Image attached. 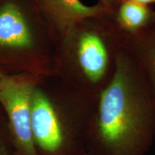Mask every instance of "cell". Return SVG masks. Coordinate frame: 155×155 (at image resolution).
Returning <instances> with one entry per match:
<instances>
[{
    "label": "cell",
    "instance_id": "cell-11",
    "mask_svg": "<svg viewBox=\"0 0 155 155\" xmlns=\"http://www.w3.org/2000/svg\"><path fill=\"white\" fill-rule=\"evenodd\" d=\"M7 76V75H4L3 73H2L1 72H0V81H1L2 80H3L4 78H5Z\"/></svg>",
    "mask_w": 155,
    "mask_h": 155
},
{
    "label": "cell",
    "instance_id": "cell-6",
    "mask_svg": "<svg viewBox=\"0 0 155 155\" xmlns=\"http://www.w3.org/2000/svg\"><path fill=\"white\" fill-rule=\"evenodd\" d=\"M32 36L21 5L6 0L0 5V45L15 48H30Z\"/></svg>",
    "mask_w": 155,
    "mask_h": 155
},
{
    "label": "cell",
    "instance_id": "cell-10",
    "mask_svg": "<svg viewBox=\"0 0 155 155\" xmlns=\"http://www.w3.org/2000/svg\"><path fill=\"white\" fill-rule=\"evenodd\" d=\"M121 1H122V0H120V2ZM127 1L133 2L141 4V5L147 6L152 5V4H155V0H127Z\"/></svg>",
    "mask_w": 155,
    "mask_h": 155
},
{
    "label": "cell",
    "instance_id": "cell-3",
    "mask_svg": "<svg viewBox=\"0 0 155 155\" xmlns=\"http://www.w3.org/2000/svg\"><path fill=\"white\" fill-rule=\"evenodd\" d=\"M97 31H83L78 36L76 58L81 72L89 82L96 84L108 74L112 75L116 56L119 49L114 50V36Z\"/></svg>",
    "mask_w": 155,
    "mask_h": 155
},
{
    "label": "cell",
    "instance_id": "cell-5",
    "mask_svg": "<svg viewBox=\"0 0 155 155\" xmlns=\"http://www.w3.org/2000/svg\"><path fill=\"white\" fill-rule=\"evenodd\" d=\"M37 3L63 35H69L79 23L86 19L113 12L100 4L88 6L81 0H37Z\"/></svg>",
    "mask_w": 155,
    "mask_h": 155
},
{
    "label": "cell",
    "instance_id": "cell-8",
    "mask_svg": "<svg viewBox=\"0 0 155 155\" xmlns=\"http://www.w3.org/2000/svg\"><path fill=\"white\" fill-rule=\"evenodd\" d=\"M146 50L144 57L142 58V65H144V69H141L144 71V74L147 75V79L149 80V83H150V86L152 87L155 93V38Z\"/></svg>",
    "mask_w": 155,
    "mask_h": 155
},
{
    "label": "cell",
    "instance_id": "cell-1",
    "mask_svg": "<svg viewBox=\"0 0 155 155\" xmlns=\"http://www.w3.org/2000/svg\"><path fill=\"white\" fill-rule=\"evenodd\" d=\"M147 80L135 56L119 48L101 93L98 116V134L114 155H133L150 131L153 112Z\"/></svg>",
    "mask_w": 155,
    "mask_h": 155
},
{
    "label": "cell",
    "instance_id": "cell-4",
    "mask_svg": "<svg viewBox=\"0 0 155 155\" xmlns=\"http://www.w3.org/2000/svg\"><path fill=\"white\" fill-rule=\"evenodd\" d=\"M31 130L35 141L42 150L54 152L63 141L61 121L53 104L40 90H34L31 104Z\"/></svg>",
    "mask_w": 155,
    "mask_h": 155
},
{
    "label": "cell",
    "instance_id": "cell-2",
    "mask_svg": "<svg viewBox=\"0 0 155 155\" xmlns=\"http://www.w3.org/2000/svg\"><path fill=\"white\" fill-rule=\"evenodd\" d=\"M34 88L28 81L6 76L0 81V102L8 114L17 144L27 155H35L31 130V104Z\"/></svg>",
    "mask_w": 155,
    "mask_h": 155
},
{
    "label": "cell",
    "instance_id": "cell-9",
    "mask_svg": "<svg viewBox=\"0 0 155 155\" xmlns=\"http://www.w3.org/2000/svg\"><path fill=\"white\" fill-rule=\"evenodd\" d=\"M100 5L104 6L108 10L113 12L118 4L120 2V0H98Z\"/></svg>",
    "mask_w": 155,
    "mask_h": 155
},
{
    "label": "cell",
    "instance_id": "cell-7",
    "mask_svg": "<svg viewBox=\"0 0 155 155\" xmlns=\"http://www.w3.org/2000/svg\"><path fill=\"white\" fill-rule=\"evenodd\" d=\"M116 8V25L130 35H137L155 21V12L147 5L122 0Z\"/></svg>",
    "mask_w": 155,
    "mask_h": 155
}]
</instances>
